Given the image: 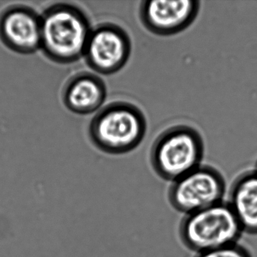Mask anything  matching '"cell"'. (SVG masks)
I'll return each instance as SVG.
<instances>
[{
  "instance_id": "obj_1",
  "label": "cell",
  "mask_w": 257,
  "mask_h": 257,
  "mask_svg": "<svg viewBox=\"0 0 257 257\" xmlns=\"http://www.w3.org/2000/svg\"><path fill=\"white\" fill-rule=\"evenodd\" d=\"M92 28L89 17L79 6L53 4L41 16L40 50L52 62L73 64L83 57Z\"/></svg>"
},
{
  "instance_id": "obj_2",
  "label": "cell",
  "mask_w": 257,
  "mask_h": 257,
  "mask_svg": "<svg viewBox=\"0 0 257 257\" xmlns=\"http://www.w3.org/2000/svg\"><path fill=\"white\" fill-rule=\"evenodd\" d=\"M147 132V120L142 109L121 100L101 108L88 126L91 144L102 153L112 156L134 151L141 145Z\"/></svg>"
},
{
  "instance_id": "obj_3",
  "label": "cell",
  "mask_w": 257,
  "mask_h": 257,
  "mask_svg": "<svg viewBox=\"0 0 257 257\" xmlns=\"http://www.w3.org/2000/svg\"><path fill=\"white\" fill-rule=\"evenodd\" d=\"M204 142L201 133L187 124L165 129L150 150V165L155 174L172 183L201 165Z\"/></svg>"
},
{
  "instance_id": "obj_4",
  "label": "cell",
  "mask_w": 257,
  "mask_h": 257,
  "mask_svg": "<svg viewBox=\"0 0 257 257\" xmlns=\"http://www.w3.org/2000/svg\"><path fill=\"white\" fill-rule=\"evenodd\" d=\"M243 234L226 201L185 215L179 226L182 243L195 254L238 243Z\"/></svg>"
},
{
  "instance_id": "obj_5",
  "label": "cell",
  "mask_w": 257,
  "mask_h": 257,
  "mask_svg": "<svg viewBox=\"0 0 257 257\" xmlns=\"http://www.w3.org/2000/svg\"><path fill=\"white\" fill-rule=\"evenodd\" d=\"M226 192L222 173L211 165L201 164L171 183L168 199L174 210L185 216L223 202Z\"/></svg>"
},
{
  "instance_id": "obj_6",
  "label": "cell",
  "mask_w": 257,
  "mask_h": 257,
  "mask_svg": "<svg viewBox=\"0 0 257 257\" xmlns=\"http://www.w3.org/2000/svg\"><path fill=\"white\" fill-rule=\"evenodd\" d=\"M132 51L128 33L117 24L103 22L91 30L83 57L93 71L109 76L124 68Z\"/></svg>"
},
{
  "instance_id": "obj_7",
  "label": "cell",
  "mask_w": 257,
  "mask_h": 257,
  "mask_svg": "<svg viewBox=\"0 0 257 257\" xmlns=\"http://www.w3.org/2000/svg\"><path fill=\"white\" fill-rule=\"evenodd\" d=\"M200 10L198 0H144L140 4L139 18L144 28L151 34L171 37L189 28Z\"/></svg>"
},
{
  "instance_id": "obj_8",
  "label": "cell",
  "mask_w": 257,
  "mask_h": 257,
  "mask_svg": "<svg viewBox=\"0 0 257 257\" xmlns=\"http://www.w3.org/2000/svg\"><path fill=\"white\" fill-rule=\"evenodd\" d=\"M0 41L15 53L32 55L40 49L41 16L28 6H10L0 13Z\"/></svg>"
},
{
  "instance_id": "obj_9",
  "label": "cell",
  "mask_w": 257,
  "mask_h": 257,
  "mask_svg": "<svg viewBox=\"0 0 257 257\" xmlns=\"http://www.w3.org/2000/svg\"><path fill=\"white\" fill-rule=\"evenodd\" d=\"M104 81L95 73L81 72L72 76L64 86L62 100L73 113L87 115L98 110L106 99Z\"/></svg>"
},
{
  "instance_id": "obj_10",
  "label": "cell",
  "mask_w": 257,
  "mask_h": 257,
  "mask_svg": "<svg viewBox=\"0 0 257 257\" xmlns=\"http://www.w3.org/2000/svg\"><path fill=\"white\" fill-rule=\"evenodd\" d=\"M243 233L257 235V173L246 171L231 183L225 200Z\"/></svg>"
},
{
  "instance_id": "obj_11",
  "label": "cell",
  "mask_w": 257,
  "mask_h": 257,
  "mask_svg": "<svg viewBox=\"0 0 257 257\" xmlns=\"http://www.w3.org/2000/svg\"><path fill=\"white\" fill-rule=\"evenodd\" d=\"M194 257H253V255L248 248L238 242L207 252L195 254Z\"/></svg>"
},
{
  "instance_id": "obj_12",
  "label": "cell",
  "mask_w": 257,
  "mask_h": 257,
  "mask_svg": "<svg viewBox=\"0 0 257 257\" xmlns=\"http://www.w3.org/2000/svg\"><path fill=\"white\" fill-rule=\"evenodd\" d=\"M254 171H255V172L257 173V162H256V164H255V169H254Z\"/></svg>"
}]
</instances>
